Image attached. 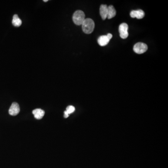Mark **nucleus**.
Here are the masks:
<instances>
[{
	"mask_svg": "<svg viewBox=\"0 0 168 168\" xmlns=\"http://www.w3.org/2000/svg\"><path fill=\"white\" fill-rule=\"evenodd\" d=\"M148 46L146 44L139 42L134 45L133 50L136 53L141 54L145 52L148 50Z\"/></svg>",
	"mask_w": 168,
	"mask_h": 168,
	"instance_id": "7ed1b4c3",
	"label": "nucleus"
},
{
	"mask_svg": "<svg viewBox=\"0 0 168 168\" xmlns=\"http://www.w3.org/2000/svg\"><path fill=\"white\" fill-rule=\"evenodd\" d=\"M85 19V15L83 11L79 10H77L73 14L72 20L75 25H82Z\"/></svg>",
	"mask_w": 168,
	"mask_h": 168,
	"instance_id": "f03ea898",
	"label": "nucleus"
},
{
	"mask_svg": "<svg viewBox=\"0 0 168 168\" xmlns=\"http://www.w3.org/2000/svg\"><path fill=\"white\" fill-rule=\"evenodd\" d=\"M116 14V11L112 5H110L108 6V14H107V18L109 19L115 17Z\"/></svg>",
	"mask_w": 168,
	"mask_h": 168,
	"instance_id": "9d476101",
	"label": "nucleus"
},
{
	"mask_svg": "<svg viewBox=\"0 0 168 168\" xmlns=\"http://www.w3.org/2000/svg\"><path fill=\"white\" fill-rule=\"evenodd\" d=\"M128 29L129 26L127 23H123L120 25L119 28V31L120 37L122 39H126L128 38L129 36Z\"/></svg>",
	"mask_w": 168,
	"mask_h": 168,
	"instance_id": "20e7f679",
	"label": "nucleus"
},
{
	"mask_svg": "<svg viewBox=\"0 0 168 168\" xmlns=\"http://www.w3.org/2000/svg\"><path fill=\"white\" fill-rule=\"evenodd\" d=\"M106 36H107V38H109V39L110 40L112 38L113 35L112 34H111L110 33H109L107 34V35H106Z\"/></svg>",
	"mask_w": 168,
	"mask_h": 168,
	"instance_id": "4468645a",
	"label": "nucleus"
},
{
	"mask_svg": "<svg viewBox=\"0 0 168 168\" xmlns=\"http://www.w3.org/2000/svg\"><path fill=\"white\" fill-rule=\"evenodd\" d=\"M95 27L94 21L90 18L85 19L82 24V30L85 33L89 34L93 32Z\"/></svg>",
	"mask_w": 168,
	"mask_h": 168,
	"instance_id": "f257e3e1",
	"label": "nucleus"
},
{
	"mask_svg": "<svg viewBox=\"0 0 168 168\" xmlns=\"http://www.w3.org/2000/svg\"><path fill=\"white\" fill-rule=\"evenodd\" d=\"M69 116V115L68 113H67V112L65 111L64 112V117L66 118H67L68 116Z\"/></svg>",
	"mask_w": 168,
	"mask_h": 168,
	"instance_id": "ddd939ff",
	"label": "nucleus"
},
{
	"mask_svg": "<svg viewBox=\"0 0 168 168\" xmlns=\"http://www.w3.org/2000/svg\"><path fill=\"white\" fill-rule=\"evenodd\" d=\"M75 107L74 106H67V108H66V111L67 112V113L68 114H70V113H72L74 112L75 111Z\"/></svg>",
	"mask_w": 168,
	"mask_h": 168,
	"instance_id": "f8f14e48",
	"label": "nucleus"
},
{
	"mask_svg": "<svg viewBox=\"0 0 168 168\" xmlns=\"http://www.w3.org/2000/svg\"><path fill=\"white\" fill-rule=\"evenodd\" d=\"M132 18H136L142 19L144 17L145 13L143 10L139 9L137 10H132L130 14Z\"/></svg>",
	"mask_w": 168,
	"mask_h": 168,
	"instance_id": "423d86ee",
	"label": "nucleus"
},
{
	"mask_svg": "<svg viewBox=\"0 0 168 168\" xmlns=\"http://www.w3.org/2000/svg\"><path fill=\"white\" fill-rule=\"evenodd\" d=\"M32 113L35 119H40L43 118L45 115V112L43 110L38 109L34 110L33 111Z\"/></svg>",
	"mask_w": 168,
	"mask_h": 168,
	"instance_id": "1a4fd4ad",
	"label": "nucleus"
},
{
	"mask_svg": "<svg viewBox=\"0 0 168 168\" xmlns=\"http://www.w3.org/2000/svg\"><path fill=\"white\" fill-rule=\"evenodd\" d=\"M20 111V109L18 104L16 102H13L11 105L10 109L8 110V112L9 115L11 116H15L19 113Z\"/></svg>",
	"mask_w": 168,
	"mask_h": 168,
	"instance_id": "39448f33",
	"label": "nucleus"
},
{
	"mask_svg": "<svg viewBox=\"0 0 168 168\" xmlns=\"http://www.w3.org/2000/svg\"><path fill=\"white\" fill-rule=\"evenodd\" d=\"M48 1V0H45V1H44V2H47Z\"/></svg>",
	"mask_w": 168,
	"mask_h": 168,
	"instance_id": "2eb2a0df",
	"label": "nucleus"
},
{
	"mask_svg": "<svg viewBox=\"0 0 168 168\" xmlns=\"http://www.w3.org/2000/svg\"><path fill=\"white\" fill-rule=\"evenodd\" d=\"M110 40L109 39L106 35H101L98 39L99 45L101 46H105L109 44Z\"/></svg>",
	"mask_w": 168,
	"mask_h": 168,
	"instance_id": "6e6552de",
	"label": "nucleus"
},
{
	"mask_svg": "<svg viewBox=\"0 0 168 168\" xmlns=\"http://www.w3.org/2000/svg\"><path fill=\"white\" fill-rule=\"evenodd\" d=\"M12 23L14 26L18 27L21 25L22 22L21 20L19 18V17H18V15L15 14L14 15L13 17Z\"/></svg>",
	"mask_w": 168,
	"mask_h": 168,
	"instance_id": "9b49d317",
	"label": "nucleus"
},
{
	"mask_svg": "<svg viewBox=\"0 0 168 168\" xmlns=\"http://www.w3.org/2000/svg\"><path fill=\"white\" fill-rule=\"evenodd\" d=\"M99 13L101 18L103 20H105L107 18L108 14V6L106 5H101L99 8Z\"/></svg>",
	"mask_w": 168,
	"mask_h": 168,
	"instance_id": "0eeeda50",
	"label": "nucleus"
}]
</instances>
